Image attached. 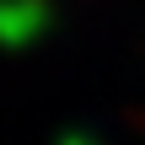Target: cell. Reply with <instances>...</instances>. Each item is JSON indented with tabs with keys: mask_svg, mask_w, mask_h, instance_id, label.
<instances>
[{
	"mask_svg": "<svg viewBox=\"0 0 145 145\" xmlns=\"http://www.w3.org/2000/svg\"><path fill=\"white\" fill-rule=\"evenodd\" d=\"M59 145H97V140H91V135H65Z\"/></svg>",
	"mask_w": 145,
	"mask_h": 145,
	"instance_id": "cell-2",
	"label": "cell"
},
{
	"mask_svg": "<svg viewBox=\"0 0 145 145\" xmlns=\"http://www.w3.org/2000/svg\"><path fill=\"white\" fill-rule=\"evenodd\" d=\"M54 5L48 0H0V48H32L48 38Z\"/></svg>",
	"mask_w": 145,
	"mask_h": 145,
	"instance_id": "cell-1",
	"label": "cell"
}]
</instances>
